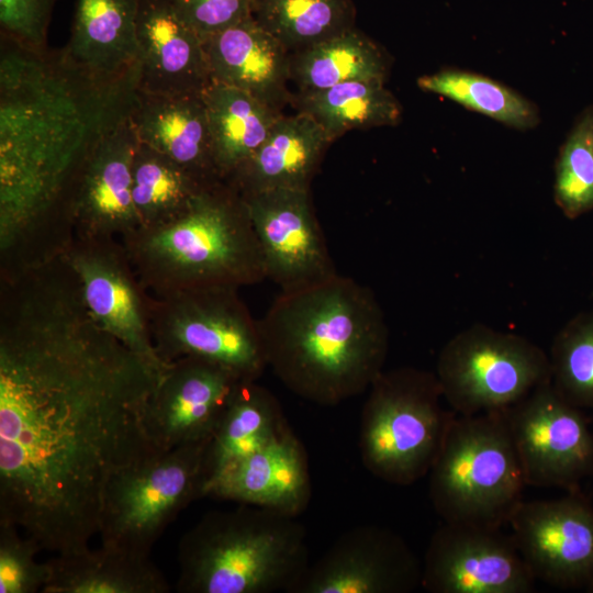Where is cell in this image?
<instances>
[{"label": "cell", "instance_id": "d6a6232c", "mask_svg": "<svg viewBox=\"0 0 593 593\" xmlns=\"http://www.w3.org/2000/svg\"><path fill=\"white\" fill-rule=\"evenodd\" d=\"M551 383L570 404L593 410V310L572 317L549 354Z\"/></svg>", "mask_w": 593, "mask_h": 593}, {"label": "cell", "instance_id": "603a6c76", "mask_svg": "<svg viewBox=\"0 0 593 593\" xmlns=\"http://www.w3.org/2000/svg\"><path fill=\"white\" fill-rule=\"evenodd\" d=\"M138 0H76L66 58L91 77L115 79L138 64Z\"/></svg>", "mask_w": 593, "mask_h": 593}, {"label": "cell", "instance_id": "7c38bea8", "mask_svg": "<svg viewBox=\"0 0 593 593\" xmlns=\"http://www.w3.org/2000/svg\"><path fill=\"white\" fill-rule=\"evenodd\" d=\"M63 257L76 272L94 320L128 349L163 372L150 333L152 295L118 238L71 239Z\"/></svg>", "mask_w": 593, "mask_h": 593}, {"label": "cell", "instance_id": "83f0119b", "mask_svg": "<svg viewBox=\"0 0 593 593\" xmlns=\"http://www.w3.org/2000/svg\"><path fill=\"white\" fill-rule=\"evenodd\" d=\"M290 75L305 94L347 81H384L385 63L370 40L349 27L299 51Z\"/></svg>", "mask_w": 593, "mask_h": 593}, {"label": "cell", "instance_id": "836d02e7", "mask_svg": "<svg viewBox=\"0 0 593 593\" xmlns=\"http://www.w3.org/2000/svg\"><path fill=\"white\" fill-rule=\"evenodd\" d=\"M553 199L571 220L593 210V105L580 114L560 147Z\"/></svg>", "mask_w": 593, "mask_h": 593}, {"label": "cell", "instance_id": "4fadbf2b", "mask_svg": "<svg viewBox=\"0 0 593 593\" xmlns=\"http://www.w3.org/2000/svg\"><path fill=\"white\" fill-rule=\"evenodd\" d=\"M507 524L536 580L593 592V505L581 490L523 500Z\"/></svg>", "mask_w": 593, "mask_h": 593}, {"label": "cell", "instance_id": "7a4b0ae2", "mask_svg": "<svg viewBox=\"0 0 593 593\" xmlns=\"http://www.w3.org/2000/svg\"><path fill=\"white\" fill-rule=\"evenodd\" d=\"M1 43L0 273H11L61 255L71 240L78 175L99 139L131 113L138 64L102 80L63 51Z\"/></svg>", "mask_w": 593, "mask_h": 593}, {"label": "cell", "instance_id": "d6986e66", "mask_svg": "<svg viewBox=\"0 0 593 593\" xmlns=\"http://www.w3.org/2000/svg\"><path fill=\"white\" fill-rule=\"evenodd\" d=\"M138 91L157 96L198 94L212 83L205 42L170 0H138Z\"/></svg>", "mask_w": 593, "mask_h": 593}, {"label": "cell", "instance_id": "d4e9b609", "mask_svg": "<svg viewBox=\"0 0 593 593\" xmlns=\"http://www.w3.org/2000/svg\"><path fill=\"white\" fill-rule=\"evenodd\" d=\"M42 593H168L170 585L149 556L100 546L55 555Z\"/></svg>", "mask_w": 593, "mask_h": 593}, {"label": "cell", "instance_id": "484cf974", "mask_svg": "<svg viewBox=\"0 0 593 593\" xmlns=\"http://www.w3.org/2000/svg\"><path fill=\"white\" fill-rule=\"evenodd\" d=\"M287 427L277 398L257 381H240L208 445L202 493Z\"/></svg>", "mask_w": 593, "mask_h": 593}, {"label": "cell", "instance_id": "4316f807", "mask_svg": "<svg viewBox=\"0 0 593 593\" xmlns=\"http://www.w3.org/2000/svg\"><path fill=\"white\" fill-rule=\"evenodd\" d=\"M202 94L215 166L228 181L265 142L280 115L272 105L234 87L212 82Z\"/></svg>", "mask_w": 593, "mask_h": 593}, {"label": "cell", "instance_id": "d590c367", "mask_svg": "<svg viewBox=\"0 0 593 593\" xmlns=\"http://www.w3.org/2000/svg\"><path fill=\"white\" fill-rule=\"evenodd\" d=\"M55 0H0L2 40L33 53L47 48V31Z\"/></svg>", "mask_w": 593, "mask_h": 593}, {"label": "cell", "instance_id": "44dd1931", "mask_svg": "<svg viewBox=\"0 0 593 593\" xmlns=\"http://www.w3.org/2000/svg\"><path fill=\"white\" fill-rule=\"evenodd\" d=\"M131 119L138 142L167 156L202 183L223 180L214 161L202 93L157 96L137 89Z\"/></svg>", "mask_w": 593, "mask_h": 593}, {"label": "cell", "instance_id": "3957f363", "mask_svg": "<svg viewBox=\"0 0 593 593\" xmlns=\"http://www.w3.org/2000/svg\"><path fill=\"white\" fill-rule=\"evenodd\" d=\"M268 367L322 406L366 392L384 370L389 328L373 291L338 273L281 292L258 321Z\"/></svg>", "mask_w": 593, "mask_h": 593}, {"label": "cell", "instance_id": "6da1fadb", "mask_svg": "<svg viewBox=\"0 0 593 593\" xmlns=\"http://www.w3.org/2000/svg\"><path fill=\"white\" fill-rule=\"evenodd\" d=\"M161 373L94 320L63 256L0 277V522L87 549L109 482L156 450Z\"/></svg>", "mask_w": 593, "mask_h": 593}, {"label": "cell", "instance_id": "e0dca14e", "mask_svg": "<svg viewBox=\"0 0 593 593\" xmlns=\"http://www.w3.org/2000/svg\"><path fill=\"white\" fill-rule=\"evenodd\" d=\"M240 381L202 359L169 362L147 406L146 427L154 447L168 450L211 439Z\"/></svg>", "mask_w": 593, "mask_h": 593}, {"label": "cell", "instance_id": "cb8c5ba5", "mask_svg": "<svg viewBox=\"0 0 593 593\" xmlns=\"http://www.w3.org/2000/svg\"><path fill=\"white\" fill-rule=\"evenodd\" d=\"M328 142L323 127L310 114L301 111L279 116L265 142L228 181L240 194L278 188L309 189Z\"/></svg>", "mask_w": 593, "mask_h": 593}, {"label": "cell", "instance_id": "52a82bcc", "mask_svg": "<svg viewBox=\"0 0 593 593\" xmlns=\"http://www.w3.org/2000/svg\"><path fill=\"white\" fill-rule=\"evenodd\" d=\"M359 427L363 467L394 485L427 475L457 417L441 405L435 373L413 367L383 370L368 389Z\"/></svg>", "mask_w": 593, "mask_h": 593}, {"label": "cell", "instance_id": "5b68a950", "mask_svg": "<svg viewBox=\"0 0 593 593\" xmlns=\"http://www.w3.org/2000/svg\"><path fill=\"white\" fill-rule=\"evenodd\" d=\"M298 517L238 504L206 513L178 545L179 593H292L307 567Z\"/></svg>", "mask_w": 593, "mask_h": 593}, {"label": "cell", "instance_id": "9c48e42d", "mask_svg": "<svg viewBox=\"0 0 593 593\" xmlns=\"http://www.w3.org/2000/svg\"><path fill=\"white\" fill-rule=\"evenodd\" d=\"M237 288L209 287L152 295L150 333L160 359L198 358L244 381L268 367L259 329Z\"/></svg>", "mask_w": 593, "mask_h": 593}, {"label": "cell", "instance_id": "277c9868", "mask_svg": "<svg viewBox=\"0 0 593 593\" xmlns=\"http://www.w3.org/2000/svg\"><path fill=\"white\" fill-rule=\"evenodd\" d=\"M123 243L145 290L155 296L209 288H242L267 279L262 251L237 188L202 189L175 217L139 226Z\"/></svg>", "mask_w": 593, "mask_h": 593}, {"label": "cell", "instance_id": "2e32d148", "mask_svg": "<svg viewBox=\"0 0 593 593\" xmlns=\"http://www.w3.org/2000/svg\"><path fill=\"white\" fill-rule=\"evenodd\" d=\"M423 563L391 529L362 525L342 534L292 593H410L422 588Z\"/></svg>", "mask_w": 593, "mask_h": 593}, {"label": "cell", "instance_id": "4dcf8cb0", "mask_svg": "<svg viewBox=\"0 0 593 593\" xmlns=\"http://www.w3.org/2000/svg\"><path fill=\"white\" fill-rule=\"evenodd\" d=\"M417 85L425 91L446 97L517 130L533 128L539 122V112L534 103L483 75L444 69L422 76Z\"/></svg>", "mask_w": 593, "mask_h": 593}, {"label": "cell", "instance_id": "8fae6325", "mask_svg": "<svg viewBox=\"0 0 593 593\" xmlns=\"http://www.w3.org/2000/svg\"><path fill=\"white\" fill-rule=\"evenodd\" d=\"M526 485L580 490L593 475V434L551 381L504 410Z\"/></svg>", "mask_w": 593, "mask_h": 593}, {"label": "cell", "instance_id": "5bb4252c", "mask_svg": "<svg viewBox=\"0 0 593 593\" xmlns=\"http://www.w3.org/2000/svg\"><path fill=\"white\" fill-rule=\"evenodd\" d=\"M536 581L501 528L443 522L423 562L422 589L432 593H529Z\"/></svg>", "mask_w": 593, "mask_h": 593}, {"label": "cell", "instance_id": "f546056e", "mask_svg": "<svg viewBox=\"0 0 593 593\" xmlns=\"http://www.w3.org/2000/svg\"><path fill=\"white\" fill-rule=\"evenodd\" d=\"M132 197L141 226L182 212L205 184L167 156L138 142L132 164ZM215 183V182H214Z\"/></svg>", "mask_w": 593, "mask_h": 593}, {"label": "cell", "instance_id": "1f68e13d", "mask_svg": "<svg viewBox=\"0 0 593 593\" xmlns=\"http://www.w3.org/2000/svg\"><path fill=\"white\" fill-rule=\"evenodd\" d=\"M251 16L288 51L350 27V0H255Z\"/></svg>", "mask_w": 593, "mask_h": 593}, {"label": "cell", "instance_id": "ba28073f", "mask_svg": "<svg viewBox=\"0 0 593 593\" xmlns=\"http://www.w3.org/2000/svg\"><path fill=\"white\" fill-rule=\"evenodd\" d=\"M209 443L156 449L119 471L103 497L101 545L148 557L168 525L202 497Z\"/></svg>", "mask_w": 593, "mask_h": 593}, {"label": "cell", "instance_id": "ac0fdd59", "mask_svg": "<svg viewBox=\"0 0 593 593\" xmlns=\"http://www.w3.org/2000/svg\"><path fill=\"white\" fill-rule=\"evenodd\" d=\"M137 144L131 113L99 139L72 191L71 239H122L141 226L132 197V164Z\"/></svg>", "mask_w": 593, "mask_h": 593}, {"label": "cell", "instance_id": "9a60e30c", "mask_svg": "<svg viewBox=\"0 0 593 593\" xmlns=\"http://www.w3.org/2000/svg\"><path fill=\"white\" fill-rule=\"evenodd\" d=\"M266 267L281 292L305 288L336 272L309 189L278 188L242 194Z\"/></svg>", "mask_w": 593, "mask_h": 593}, {"label": "cell", "instance_id": "ffe728a7", "mask_svg": "<svg viewBox=\"0 0 593 593\" xmlns=\"http://www.w3.org/2000/svg\"><path fill=\"white\" fill-rule=\"evenodd\" d=\"M202 497L259 506L298 517L312 497L306 451L288 426L209 484Z\"/></svg>", "mask_w": 593, "mask_h": 593}, {"label": "cell", "instance_id": "8992f818", "mask_svg": "<svg viewBox=\"0 0 593 593\" xmlns=\"http://www.w3.org/2000/svg\"><path fill=\"white\" fill-rule=\"evenodd\" d=\"M428 475L429 499L443 522L507 524L526 482L504 411L457 416Z\"/></svg>", "mask_w": 593, "mask_h": 593}, {"label": "cell", "instance_id": "30bf717a", "mask_svg": "<svg viewBox=\"0 0 593 593\" xmlns=\"http://www.w3.org/2000/svg\"><path fill=\"white\" fill-rule=\"evenodd\" d=\"M435 374L444 400L463 416L507 410L551 381L549 355L538 345L482 324L444 345Z\"/></svg>", "mask_w": 593, "mask_h": 593}, {"label": "cell", "instance_id": "7402d4cb", "mask_svg": "<svg viewBox=\"0 0 593 593\" xmlns=\"http://www.w3.org/2000/svg\"><path fill=\"white\" fill-rule=\"evenodd\" d=\"M212 82L240 89L273 105L291 60L288 49L251 15L205 41Z\"/></svg>", "mask_w": 593, "mask_h": 593}, {"label": "cell", "instance_id": "8d00e7d4", "mask_svg": "<svg viewBox=\"0 0 593 593\" xmlns=\"http://www.w3.org/2000/svg\"><path fill=\"white\" fill-rule=\"evenodd\" d=\"M180 18L205 42L251 15L255 0H170Z\"/></svg>", "mask_w": 593, "mask_h": 593}, {"label": "cell", "instance_id": "f1b7e54d", "mask_svg": "<svg viewBox=\"0 0 593 593\" xmlns=\"http://www.w3.org/2000/svg\"><path fill=\"white\" fill-rule=\"evenodd\" d=\"M383 82L355 80L305 93L302 111L318 122L329 141L353 128L393 125L401 108Z\"/></svg>", "mask_w": 593, "mask_h": 593}, {"label": "cell", "instance_id": "e575fe53", "mask_svg": "<svg viewBox=\"0 0 593 593\" xmlns=\"http://www.w3.org/2000/svg\"><path fill=\"white\" fill-rule=\"evenodd\" d=\"M40 551L18 526L0 522V593H42L48 563L37 560Z\"/></svg>", "mask_w": 593, "mask_h": 593}]
</instances>
